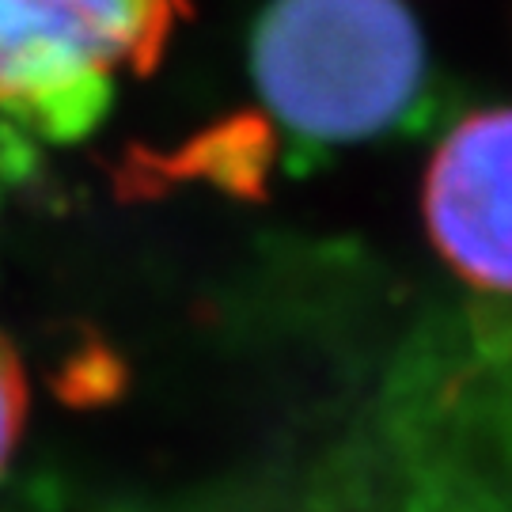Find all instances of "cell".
Returning <instances> with one entry per match:
<instances>
[{
	"label": "cell",
	"instance_id": "5",
	"mask_svg": "<svg viewBox=\"0 0 512 512\" xmlns=\"http://www.w3.org/2000/svg\"><path fill=\"white\" fill-rule=\"evenodd\" d=\"M23 167H27V137L0 118V198L16 186Z\"/></svg>",
	"mask_w": 512,
	"mask_h": 512
},
{
	"label": "cell",
	"instance_id": "4",
	"mask_svg": "<svg viewBox=\"0 0 512 512\" xmlns=\"http://www.w3.org/2000/svg\"><path fill=\"white\" fill-rule=\"evenodd\" d=\"M23 410H27V391H23V376L12 357V349L0 342V467L8 463L12 448L23 429Z\"/></svg>",
	"mask_w": 512,
	"mask_h": 512
},
{
	"label": "cell",
	"instance_id": "2",
	"mask_svg": "<svg viewBox=\"0 0 512 512\" xmlns=\"http://www.w3.org/2000/svg\"><path fill=\"white\" fill-rule=\"evenodd\" d=\"M179 12L183 0H0V118L50 141L88 133Z\"/></svg>",
	"mask_w": 512,
	"mask_h": 512
},
{
	"label": "cell",
	"instance_id": "3",
	"mask_svg": "<svg viewBox=\"0 0 512 512\" xmlns=\"http://www.w3.org/2000/svg\"><path fill=\"white\" fill-rule=\"evenodd\" d=\"M425 228L463 281L512 293V107L463 118L425 175Z\"/></svg>",
	"mask_w": 512,
	"mask_h": 512
},
{
	"label": "cell",
	"instance_id": "1",
	"mask_svg": "<svg viewBox=\"0 0 512 512\" xmlns=\"http://www.w3.org/2000/svg\"><path fill=\"white\" fill-rule=\"evenodd\" d=\"M251 76L281 133L353 145L403 122L425 84V42L399 0H274Z\"/></svg>",
	"mask_w": 512,
	"mask_h": 512
}]
</instances>
